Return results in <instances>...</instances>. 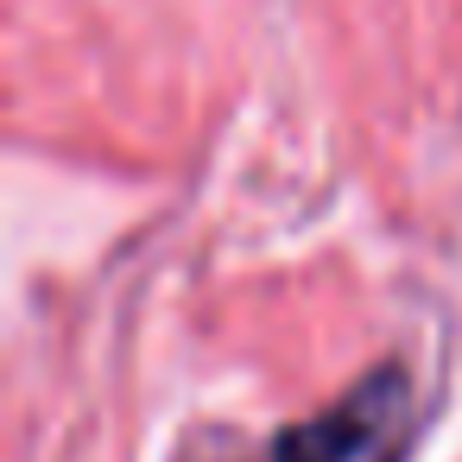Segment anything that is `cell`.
<instances>
[{"mask_svg": "<svg viewBox=\"0 0 462 462\" xmlns=\"http://www.w3.org/2000/svg\"><path fill=\"white\" fill-rule=\"evenodd\" d=\"M411 437V380L399 367L367 374L323 418L285 430L279 462H399Z\"/></svg>", "mask_w": 462, "mask_h": 462, "instance_id": "obj_1", "label": "cell"}]
</instances>
